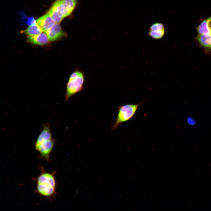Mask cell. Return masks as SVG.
Here are the masks:
<instances>
[{"label":"cell","instance_id":"cell-2","mask_svg":"<svg viewBox=\"0 0 211 211\" xmlns=\"http://www.w3.org/2000/svg\"><path fill=\"white\" fill-rule=\"evenodd\" d=\"M85 80V73L78 68H76L70 75L66 85L65 94L66 101L74 94L84 90Z\"/></svg>","mask_w":211,"mask_h":211},{"label":"cell","instance_id":"cell-17","mask_svg":"<svg viewBox=\"0 0 211 211\" xmlns=\"http://www.w3.org/2000/svg\"><path fill=\"white\" fill-rule=\"evenodd\" d=\"M27 24L29 26L36 24V20L33 17H31L28 19Z\"/></svg>","mask_w":211,"mask_h":211},{"label":"cell","instance_id":"cell-18","mask_svg":"<svg viewBox=\"0 0 211 211\" xmlns=\"http://www.w3.org/2000/svg\"><path fill=\"white\" fill-rule=\"evenodd\" d=\"M207 19V25L210 31V35H211V16Z\"/></svg>","mask_w":211,"mask_h":211},{"label":"cell","instance_id":"cell-6","mask_svg":"<svg viewBox=\"0 0 211 211\" xmlns=\"http://www.w3.org/2000/svg\"><path fill=\"white\" fill-rule=\"evenodd\" d=\"M45 33L51 42L61 40L67 37L59 23H56Z\"/></svg>","mask_w":211,"mask_h":211},{"label":"cell","instance_id":"cell-7","mask_svg":"<svg viewBox=\"0 0 211 211\" xmlns=\"http://www.w3.org/2000/svg\"><path fill=\"white\" fill-rule=\"evenodd\" d=\"M27 42L31 44L40 46H47L51 42L45 32L32 36H28Z\"/></svg>","mask_w":211,"mask_h":211},{"label":"cell","instance_id":"cell-9","mask_svg":"<svg viewBox=\"0 0 211 211\" xmlns=\"http://www.w3.org/2000/svg\"><path fill=\"white\" fill-rule=\"evenodd\" d=\"M52 138L50 124L48 123H45L42 125V130L39 135L35 144H38L43 141Z\"/></svg>","mask_w":211,"mask_h":211},{"label":"cell","instance_id":"cell-13","mask_svg":"<svg viewBox=\"0 0 211 211\" xmlns=\"http://www.w3.org/2000/svg\"><path fill=\"white\" fill-rule=\"evenodd\" d=\"M196 30L198 35H210V31L208 26L207 19L203 21L197 28Z\"/></svg>","mask_w":211,"mask_h":211},{"label":"cell","instance_id":"cell-3","mask_svg":"<svg viewBox=\"0 0 211 211\" xmlns=\"http://www.w3.org/2000/svg\"><path fill=\"white\" fill-rule=\"evenodd\" d=\"M141 103L136 104H127L118 107L117 116L112 126V130L118 128L121 123L126 122L132 118L135 114L139 106Z\"/></svg>","mask_w":211,"mask_h":211},{"label":"cell","instance_id":"cell-15","mask_svg":"<svg viewBox=\"0 0 211 211\" xmlns=\"http://www.w3.org/2000/svg\"><path fill=\"white\" fill-rule=\"evenodd\" d=\"M149 30L158 31L165 29L164 25L163 23L159 22L155 23L150 25Z\"/></svg>","mask_w":211,"mask_h":211},{"label":"cell","instance_id":"cell-4","mask_svg":"<svg viewBox=\"0 0 211 211\" xmlns=\"http://www.w3.org/2000/svg\"><path fill=\"white\" fill-rule=\"evenodd\" d=\"M56 140L51 139L43 141L38 144H35L36 149L38 152V157L48 161L50 155L55 145Z\"/></svg>","mask_w":211,"mask_h":211},{"label":"cell","instance_id":"cell-14","mask_svg":"<svg viewBox=\"0 0 211 211\" xmlns=\"http://www.w3.org/2000/svg\"><path fill=\"white\" fill-rule=\"evenodd\" d=\"M165 33V30H163L158 31L149 30L147 33L148 35L155 39H160L164 36Z\"/></svg>","mask_w":211,"mask_h":211},{"label":"cell","instance_id":"cell-5","mask_svg":"<svg viewBox=\"0 0 211 211\" xmlns=\"http://www.w3.org/2000/svg\"><path fill=\"white\" fill-rule=\"evenodd\" d=\"M64 0H56L48 12L56 23H59L64 18Z\"/></svg>","mask_w":211,"mask_h":211},{"label":"cell","instance_id":"cell-8","mask_svg":"<svg viewBox=\"0 0 211 211\" xmlns=\"http://www.w3.org/2000/svg\"><path fill=\"white\" fill-rule=\"evenodd\" d=\"M36 23L43 32H46L56 23L48 12L36 20Z\"/></svg>","mask_w":211,"mask_h":211},{"label":"cell","instance_id":"cell-10","mask_svg":"<svg viewBox=\"0 0 211 211\" xmlns=\"http://www.w3.org/2000/svg\"><path fill=\"white\" fill-rule=\"evenodd\" d=\"M78 0H64V18L69 16L75 8Z\"/></svg>","mask_w":211,"mask_h":211},{"label":"cell","instance_id":"cell-1","mask_svg":"<svg viewBox=\"0 0 211 211\" xmlns=\"http://www.w3.org/2000/svg\"><path fill=\"white\" fill-rule=\"evenodd\" d=\"M40 174L35 179V192L52 200L56 193L57 184L55 175V171H46L42 166L40 167Z\"/></svg>","mask_w":211,"mask_h":211},{"label":"cell","instance_id":"cell-19","mask_svg":"<svg viewBox=\"0 0 211 211\" xmlns=\"http://www.w3.org/2000/svg\"><path fill=\"white\" fill-rule=\"evenodd\" d=\"M209 49H211V38L210 41V45Z\"/></svg>","mask_w":211,"mask_h":211},{"label":"cell","instance_id":"cell-16","mask_svg":"<svg viewBox=\"0 0 211 211\" xmlns=\"http://www.w3.org/2000/svg\"><path fill=\"white\" fill-rule=\"evenodd\" d=\"M186 122L188 124L191 126H194L196 124L195 120L192 117L189 116L187 117Z\"/></svg>","mask_w":211,"mask_h":211},{"label":"cell","instance_id":"cell-11","mask_svg":"<svg viewBox=\"0 0 211 211\" xmlns=\"http://www.w3.org/2000/svg\"><path fill=\"white\" fill-rule=\"evenodd\" d=\"M211 38V35L207 34L198 35L195 37L202 47L208 50L209 48Z\"/></svg>","mask_w":211,"mask_h":211},{"label":"cell","instance_id":"cell-12","mask_svg":"<svg viewBox=\"0 0 211 211\" xmlns=\"http://www.w3.org/2000/svg\"><path fill=\"white\" fill-rule=\"evenodd\" d=\"M42 32V30L37 23L29 26L25 30L21 31V33L25 34L28 36L35 35Z\"/></svg>","mask_w":211,"mask_h":211}]
</instances>
